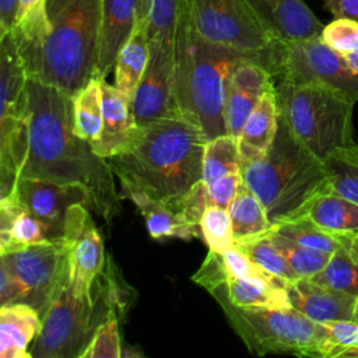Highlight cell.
I'll return each mask as SVG.
<instances>
[{
	"label": "cell",
	"mask_w": 358,
	"mask_h": 358,
	"mask_svg": "<svg viewBox=\"0 0 358 358\" xmlns=\"http://www.w3.org/2000/svg\"><path fill=\"white\" fill-rule=\"evenodd\" d=\"M76 133L90 144L99 138L103 117L102 78H91L71 96Z\"/></svg>",
	"instance_id": "obj_28"
},
{
	"label": "cell",
	"mask_w": 358,
	"mask_h": 358,
	"mask_svg": "<svg viewBox=\"0 0 358 358\" xmlns=\"http://www.w3.org/2000/svg\"><path fill=\"white\" fill-rule=\"evenodd\" d=\"M211 295L246 347L259 354H292L326 358V329L298 309L242 308L231 303L220 287Z\"/></svg>",
	"instance_id": "obj_8"
},
{
	"label": "cell",
	"mask_w": 358,
	"mask_h": 358,
	"mask_svg": "<svg viewBox=\"0 0 358 358\" xmlns=\"http://www.w3.org/2000/svg\"><path fill=\"white\" fill-rule=\"evenodd\" d=\"M354 320L358 322V298H357V303H355V310H354Z\"/></svg>",
	"instance_id": "obj_49"
},
{
	"label": "cell",
	"mask_w": 358,
	"mask_h": 358,
	"mask_svg": "<svg viewBox=\"0 0 358 358\" xmlns=\"http://www.w3.org/2000/svg\"><path fill=\"white\" fill-rule=\"evenodd\" d=\"M303 218L333 234H358V204L330 192L316 197Z\"/></svg>",
	"instance_id": "obj_27"
},
{
	"label": "cell",
	"mask_w": 358,
	"mask_h": 358,
	"mask_svg": "<svg viewBox=\"0 0 358 358\" xmlns=\"http://www.w3.org/2000/svg\"><path fill=\"white\" fill-rule=\"evenodd\" d=\"M274 88L271 73L253 59H243L231 73L225 99L227 134L239 140L246 119L262 96Z\"/></svg>",
	"instance_id": "obj_15"
},
{
	"label": "cell",
	"mask_w": 358,
	"mask_h": 358,
	"mask_svg": "<svg viewBox=\"0 0 358 358\" xmlns=\"http://www.w3.org/2000/svg\"><path fill=\"white\" fill-rule=\"evenodd\" d=\"M130 291L110 256H106L91 292L76 294L67 284L52 302L31 347V358H81L106 319L123 317Z\"/></svg>",
	"instance_id": "obj_6"
},
{
	"label": "cell",
	"mask_w": 358,
	"mask_h": 358,
	"mask_svg": "<svg viewBox=\"0 0 358 358\" xmlns=\"http://www.w3.org/2000/svg\"><path fill=\"white\" fill-rule=\"evenodd\" d=\"M120 182V197L129 199L141 213L148 234L152 239L165 238H179L190 241L193 238H200L201 232L192 227L179 213L171 208L166 203L152 197L144 189L127 180Z\"/></svg>",
	"instance_id": "obj_20"
},
{
	"label": "cell",
	"mask_w": 358,
	"mask_h": 358,
	"mask_svg": "<svg viewBox=\"0 0 358 358\" xmlns=\"http://www.w3.org/2000/svg\"><path fill=\"white\" fill-rule=\"evenodd\" d=\"M275 231L281 235L316 250L331 255L341 245L337 234L329 232L306 218L288 221L275 227Z\"/></svg>",
	"instance_id": "obj_34"
},
{
	"label": "cell",
	"mask_w": 358,
	"mask_h": 358,
	"mask_svg": "<svg viewBox=\"0 0 358 358\" xmlns=\"http://www.w3.org/2000/svg\"><path fill=\"white\" fill-rule=\"evenodd\" d=\"M201 238L208 249L224 253L235 246L232 222L227 208L208 206L200 220Z\"/></svg>",
	"instance_id": "obj_35"
},
{
	"label": "cell",
	"mask_w": 358,
	"mask_h": 358,
	"mask_svg": "<svg viewBox=\"0 0 358 358\" xmlns=\"http://www.w3.org/2000/svg\"><path fill=\"white\" fill-rule=\"evenodd\" d=\"M336 154L344 157L345 159H350V161L358 164V144H355V143L351 144L350 147H345V148L338 150Z\"/></svg>",
	"instance_id": "obj_46"
},
{
	"label": "cell",
	"mask_w": 358,
	"mask_h": 358,
	"mask_svg": "<svg viewBox=\"0 0 358 358\" xmlns=\"http://www.w3.org/2000/svg\"><path fill=\"white\" fill-rule=\"evenodd\" d=\"M185 0H138V18L148 22L150 39L175 42Z\"/></svg>",
	"instance_id": "obj_30"
},
{
	"label": "cell",
	"mask_w": 358,
	"mask_h": 358,
	"mask_svg": "<svg viewBox=\"0 0 358 358\" xmlns=\"http://www.w3.org/2000/svg\"><path fill=\"white\" fill-rule=\"evenodd\" d=\"M241 172L239 140L221 134L206 143L203 158V180L210 185L214 180Z\"/></svg>",
	"instance_id": "obj_29"
},
{
	"label": "cell",
	"mask_w": 358,
	"mask_h": 358,
	"mask_svg": "<svg viewBox=\"0 0 358 358\" xmlns=\"http://www.w3.org/2000/svg\"><path fill=\"white\" fill-rule=\"evenodd\" d=\"M241 183H242L241 172L225 175L217 180H214L210 185L206 183L207 194H208V204L228 210Z\"/></svg>",
	"instance_id": "obj_41"
},
{
	"label": "cell",
	"mask_w": 358,
	"mask_h": 358,
	"mask_svg": "<svg viewBox=\"0 0 358 358\" xmlns=\"http://www.w3.org/2000/svg\"><path fill=\"white\" fill-rule=\"evenodd\" d=\"M25 288L11 268L0 260V303L1 306L10 303H20L25 301Z\"/></svg>",
	"instance_id": "obj_42"
},
{
	"label": "cell",
	"mask_w": 358,
	"mask_h": 358,
	"mask_svg": "<svg viewBox=\"0 0 358 358\" xmlns=\"http://www.w3.org/2000/svg\"><path fill=\"white\" fill-rule=\"evenodd\" d=\"M227 299L242 308H288L287 284L278 278H229L221 287Z\"/></svg>",
	"instance_id": "obj_25"
},
{
	"label": "cell",
	"mask_w": 358,
	"mask_h": 358,
	"mask_svg": "<svg viewBox=\"0 0 358 358\" xmlns=\"http://www.w3.org/2000/svg\"><path fill=\"white\" fill-rule=\"evenodd\" d=\"M150 59L148 22L138 18L136 27L122 46L115 62V87L124 96L129 105L133 102L136 90L144 76Z\"/></svg>",
	"instance_id": "obj_23"
},
{
	"label": "cell",
	"mask_w": 358,
	"mask_h": 358,
	"mask_svg": "<svg viewBox=\"0 0 358 358\" xmlns=\"http://www.w3.org/2000/svg\"><path fill=\"white\" fill-rule=\"evenodd\" d=\"M309 280L358 298V263L344 246L336 249L326 266Z\"/></svg>",
	"instance_id": "obj_31"
},
{
	"label": "cell",
	"mask_w": 358,
	"mask_h": 358,
	"mask_svg": "<svg viewBox=\"0 0 358 358\" xmlns=\"http://www.w3.org/2000/svg\"><path fill=\"white\" fill-rule=\"evenodd\" d=\"M196 32L210 43L246 55L268 71L275 41L246 0H185Z\"/></svg>",
	"instance_id": "obj_9"
},
{
	"label": "cell",
	"mask_w": 358,
	"mask_h": 358,
	"mask_svg": "<svg viewBox=\"0 0 358 358\" xmlns=\"http://www.w3.org/2000/svg\"><path fill=\"white\" fill-rule=\"evenodd\" d=\"M241 175L275 227L303 218L312 201L329 192L324 162L295 137L281 115L266 151L241 154Z\"/></svg>",
	"instance_id": "obj_3"
},
{
	"label": "cell",
	"mask_w": 358,
	"mask_h": 358,
	"mask_svg": "<svg viewBox=\"0 0 358 358\" xmlns=\"http://www.w3.org/2000/svg\"><path fill=\"white\" fill-rule=\"evenodd\" d=\"M341 358H358V345L350 348L347 352H344Z\"/></svg>",
	"instance_id": "obj_48"
},
{
	"label": "cell",
	"mask_w": 358,
	"mask_h": 358,
	"mask_svg": "<svg viewBox=\"0 0 358 358\" xmlns=\"http://www.w3.org/2000/svg\"><path fill=\"white\" fill-rule=\"evenodd\" d=\"M326 329V358H341L358 345V322L333 320L323 323Z\"/></svg>",
	"instance_id": "obj_38"
},
{
	"label": "cell",
	"mask_w": 358,
	"mask_h": 358,
	"mask_svg": "<svg viewBox=\"0 0 358 358\" xmlns=\"http://www.w3.org/2000/svg\"><path fill=\"white\" fill-rule=\"evenodd\" d=\"M229 280L222 253L215 250H208L206 259L203 260L200 268L192 275V281L206 288L210 294L225 285Z\"/></svg>",
	"instance_id": "obj_40"
},
{
	"label": "cell",
	"mask_w": 358,
	"mask_h": 358,
	"mask_svg": "<svg viewBox=\"0 0 358 358\" xmlns=\"http://www.w3.org/2000/svg\"><path fill=\"white\" fill-rule=\"evenodd\" d=\"M103 91V117L99 138L91 144L92 150L108 159L124 151L134 140L138 124L130 110L129 102L117 91L115 84L102 78Z\"/></svg>",
	"instance_id": "obj_19"
},
{
	"label": "cell",
	"mask_w": 358,
	"mask_h": 358,
	"mask_svg": "<svg viewBox=\"0 0 358 358\" xmlns=\"http://www.w3.org/2000/svg\"><path fill=\"white\" fill-rule=\"evenodd\" d=\"M138 20V0H102L99 55L95 78H106Z\"/></svg>",
	"instance_id": "obj_18"
},
{
	"label": "cell",
	"mask_w": 358,
	"mask_h": 358,
	"mask_svg": "<svg viewBox=\"0 0 358 358\" xmlns=\"http://www.w3.org/2000/svg\"><path fill=\"white\" fill-rule=\"evenodd\" d=\"M49 242L39 220L29 214L15 193L0 197V255Z\"/></svg>",
	"instance_id": "obj_22"
},
{
	"label": "cell",
	"mask_w": 358,
	"mask_h": 358,
	"mask_svg": "<svg viewBox=\"0 0 358 358\" xmlns=\"http://www.w3.org/2000/svg\"><path fill=\"white\" fill-rule=\"evenodd\" d=\"M119 317L106 319L92 336L81 358H122Z\"/></svg>",
	"instance_id": "obj_37"
},
{
	"label": "cell",
	"mask_w": 358,
	"mask_h": 358,
	"mask_svg": "<svg viewBox=\"0 0 358 358\" xmlns=\"http://www.w3.org/2000/svg\"><path fill=\"white\" fill-rule=\"evenodd\" d=\"M130 110L138 126L179 115L176 99L175 42L150 39V59Z\"/></svg>",
	"instance_id": "obj_12"
},
{
	"label": "cell",
	"mask_w": 358,
	"mask_h": 358,
	"mask_svg": "<svg viewBox=\"0 0 358 358\" xmlns=\"http://www.w3.org/2000/svg\"><path fill=\"white\" fill-rule=\"evenodd\" d=\"M29 144L20 178L83 187L91 211L110 222L120 213V194L108 159L81 138L73 124L71 96L36 80L27 83Z\"/></svg>",
	"instance_id": "obj_1"
},
{
	"label": "cell",
	"mask_w": 358,
	"mask_h": 358,
	"mask_svg": "<svg viewBox=\"0 0 358 358\" xmlns=\"http://www.w3.org/2000/svg\"><path fill=\"white\" fill-rule=\"evenodd\" d=\"M235 246L241 249L263 271L284 281L285 284L299 278L285 260L284 255L274 246L270 235Z\"/></svg>",
	"instance_id": "obj_33"
},
{
	"label": "cell",
	"mask_w": 358,
	"mask_h": 358,
	"mask_svg": "<svg viewBox=\"0 0 358 358\" xmlns=\"http://www.w3.org/2000/svg\"><path fill=\"white\" fill-rule=\"evenodd\" d=\"M270 239L274 246L284 255L285 260L299 278H310L319 273L330 259L329 253L303 246L281 235L275 229L270 234Z\"/></svg>",
	"instance_id": "obj_32"
},
{
	"label": "cell",
	"mask_w": 358,
	"mask_h": 358,
	"mask_svg": "<svg viewBox=\"0 0 358 358\" xmlns=\"http://www.w3.org/2000/svg\"><path fill=\"white\" fill-rule=\"evenodd\" d=\"M329 175V192L358 204V164L341 155L324 161Z\"/></svg>",
	"instance_id": "obj_36"
},
{
	"label": "cell",
	"mask_w": 358,
	"mask_h": 358,
	"mask_svg": "<svg viewBox=\"0 0 358 358\" xmlns=\"http://www.w3.org/2000/svg\"><path fill=\"white\" fill-rule=\"evenodd\" d=\"M25 288L24 303L31 305L43 319L52 302L69 284V259L63 238L0 255Z\"/></svg>",
	"instance_id": "obj_11"
},
{
	"label": "cell",
	"mask_w": 358,
	"mask_h": 358,
	"mask_svg": "<svg viewBox=\"0 0 358 358\" xmlns=\"http://www.w3.org/2000/svg\"><path fill=\"white\" fill-rule=\"evenodd\" d=\"M90 211L85 204L76 203L69 208L64 224L69 285L76 294L91 292L95 278L106 264L103 239Z\"/></svg>",
	"instance_id": "obj_13"
},
{
	"label": "cell",
	"mask_w": 358,
	"mask_h": 358,
	"mask_svg": "<svg viewBox=\"0 0 358 358\" xmlns=\"http://www.w3.org/2000/svg\"><path fill=\"white\" fill-rule=\"evenodd\" d=\"M264 27L282 42L302 41L322 35L324 25L303 0H246Z\"/></svg>",
	"instance_id": "obj_16"
},
{
	"label": "cell",
	"mask_w": 358,
	"mask_h": 358,
	"mask_svg": "<svg viewBox=\"0 0 358 358\" xmlns=\"http://www.w3.org/2000/svg\"><path fill=\"white\" fill-rule=\"evenodd\" d=\"M270 73L274 81L320 85L358 102V73L320 35L292 42L280 41L273 52Z\"/></svg>",
	"instance_id": "obj_10"
},
{
	"label": "cell",
	"mask_w": 358,
	"mask_h": 358,
	"mask_svg": "<svg viewBox=\"0 0 358 358\" xmlns=\"http://www.w3.org/2000/svg\"><path fill=\"white\" fill-rule=\"evenodd\" d=\"M280 109L275 87L268 90L252 110L239 137L241 154L266 151L273 143L278 127Z\"/></svg>",
	"instance_id": "obj_26"
},
{
	"label": "cell",
	"mask_w": 358,
	"mask_h": 358,
	"mask_svg": "<svg viewBox=\"0 0 358 358\" xmlns=\"http://www.w3.org/2000/svg\"><path fill=\"white\" fill-rule=\"evenodd\" d=\"M14 193L21 206L41 221L49 241L63 238L67 211L73 204L83 203L91 210L90 196L80 186L20 178Z\"/></svg>",
	"instance_id": "obj_14"
},
{
	"label": "cell",
	"mask_w": 358,
	"mask_h": 358,
	"mask_svg": "<svg viewBox=\"0 0 358 358\" xmlns=\"http://www.w3.org/2000/svg\"><path fill=\"white\" fill-rule=\"evenodd\" d=\"M322 39L334 50L344 55L358 50V22L348 18H334L324 25Z\"/></svg>",
	"instance_id": "obj_39"
},
{
	"label": "cell",
	"mask_w": 358,
	"mask_h": 358,
	"mask_svg": "<svg viewBox=\"0 0 358 358\" xmlns=\"http://www.w3.org/2000/svg\"><path fill=\"white\" fill-rule=\"evenodd\" d=\"M42 327V317L28 303L0 308V358H31V347Z\"/></svg>",
	"instance_id": "obj_21"
},
{
	"label": "cell",
	"mask_w": 358,
	"mask_h": 358,
	"mask_svg": "<svg viewBox=\"0 0 358 358\" xmlns=\"http://www.w3.org/2000/svg\"><path fill=\"white\" fill-rule=\"evenodd\" d=\"M228 213L232 222L235 245L268 236L275 229V225L270 221L264 206L248 187L243 179L228 207Z\"/></svg>",
	"instance_id": "obj_24"
},
{
	"label": "cell",
	"mask_w": 358,
	"mask_h": 358,
	"mask_svg": "<svg viewBox=\"0 0 358 358\" xmlns=\"http://www.w3.org/2000/svg\"><path fill=\"white\" fill-rule=\"evenodd\" d=\"M343 56H344V59H345L347 64H348L354 71H357V73H358V50L344 53Z\"/></svg>",
	"instance_id": "obj_47"
},
{
	"label": "cell",
	"mask_w": 358,
	"mask_h": 358,
	"mask_svg": "<svg viewBox=\"0 0 358 358\" xmlns=\"http://www.w3.org/2000/svg\"><path fill=\"white\" fill-rule=\"evenodd\" d=\"M206 143L201 127L179 113L140 126L130 145L108 162L119 180L137 185L178 213L180 200L203 179Z\"/></svg>",
	"instance_id": "obj_2"
},
{
	"label": "cell",
	"mask_w": 358,
	"mask_h": 358,
	"mask_svg": "<svg viewBox=\"0 0 358 358\" xmlns=\"http://www.w3.org/2000/svg\"><path fill=\"white\" fill-rule=\"evenodd\" d=\"M280 115L295 137L320 161L354 144L352 110L355 102L313 84L274 81Z\"/></svg>",
	"instance_id": "obj_7"
},
{
	"label": "cell",
	"mask_w": 358,
	"mask_h": 358,
	"mask_svg": "<svg viewBox=\"0 0 358 358\" xmlns=\"http://www.w3.org/2000/svg\"><path fill=\"white\" fill-rule=\"evenodd\" d=\"M287 294L291 306L315 322L354 320L357 296L323 287L309 278L288 282Z\"/></svg>",
	"instance_id": "obj_17"
},
{
	"label": "cell",
	"mask_w": 358,
	"mask_h": 358,
	"mask_svg": "<svg viewBox=\"0 0 358 358\" xmlns=\"http://www.w3.org/2000/svg\"><path fill=\"white\" fill-rule=\"evenodd\" d=\"M322 3L334 18H348L358 22V0H322Z\"/></svg>",
	"instance_id": "obj_43"
},
{
	"label": "cell",
	"mask_w": 358,
	"mask_h": 358,
	"mask_svg": "<svg viewBox=\"0 0 358 358\" xmlns=\"http://www.w3.org/2000/svg\"><path fill=\"white\" fill-rule=\"evenodd\" d=\"M17 7L18 0H0V38L14 29Z\"/></svg>",
	"instance_id": "obj_44"
},
{
	"label": "cell",
	"mask_w": 358,
	"mask_h": 358,
	"mask_svg": "<svg viewBox=\"0 0 358 358\" xmlns=\"http://www.w3.org/2000/svg\"><path fill=\"white\" fill-rule=\"evenodd\" d=\"M248 57L203 39L183 6L175 38L176 99L180 113L201 127L207 141L227 134L224 110L229 76Z\"/></svg>",
	"instance_id": "obj_5"
},
{
	"label": "cell",
	"mask_w": 358,
	"mask_h": 358,
	"mask_svg": "<svg viewBox=\"0 0 358 358\" xmlns=\"http://www.w3.org/2000/svg\"><path fill=\"white\" fill-rule=\"evenodd\" d=\"M50 31L21 53L27 76L73 96L95 78L102 0H48Z\"/></svg>",
	"instance_id": "obj_4"
},
{
	"label": "cell",
	"mask_w": 358,
	"mask_h": 358,
	"mask_svg": "<svg viewBox=\"0 0 358 358\" xmlns=\"http://www.w3.org/2000/svg\"><path fill=\"white\" fill-rule=\"evenodd\" d=\"M341 245L348 250L351 257L358 263V234H337Z\"/></svg>",
	"instance_id": "obj_45"
}]
</instances>
